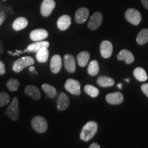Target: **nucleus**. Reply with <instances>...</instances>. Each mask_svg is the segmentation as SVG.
I'll return each mask as SVG.
<instances>
[{
	"mask_svg": "<svg viewBox=\"0 0 148 148\" xmlns=\"http://www.w3.org/2000/svg\"><path fill=\"white\" fill-rule=\"evenodd\" d=\"M34 64V60L30 56H24L18 58L14 62L12 65V69L16 73H19L23 69L29 66H32Z\"/></svg>",
	"mask_w": 148,
	"mask_h": 148,
	"instance_id": "f03ea898",
	"label": "nucleus"
},
{
	"mask_svg": "<svg viewBox=\"0 0 148 148\" xmlns=\"http://www.w3.org/2000/svg\"><path fill=\"white\" fill-rule=\"evenodd\" d=\"M5 114L13 121L18 120L19 116V109H18V99L17 97H14L12 99L10 104L5 110Z\"/></svg>",
	"mask_w": 148,
	"mask_h": 148,
	"instance_id": "20e7f679",
	"label": "nucleus"
},
{
	"mask_svg": "<svg viewBox=\"0 0 148 148\" xmlns=\"http://www.w3.org/2000/svg\"><path fill=\"white\" fill-rule=\"evenodd\" d=\"M113 46L109 40H103L100 45V53L101 56L104 58H108L112 56Z\"/></svg>",
	"mask_w": 148,
	"mask_h": 148,
	"instance_id": "9b49d317",
	"label": "nucleus"
},
{
	"mask_svg": "<svg viewBox=\"0 0 148 148\" xmlns=\"http://www.w3.org/2000/svg\"><path fill=\"white\" fill-rule=\"evenodd\" d=\"M64 66L66 71L69 73H74L75 71V58L71 54H66L64 56Z\"/></svg>",
	"mask_w": 148,
	"mask_h": 148,
	"instance_id": "4468645a",
	"label": "nucleus"
},
{
	"mask_svg": "<svg viewBox=\"0 0 148 148\" xmlns=\"http://www.w3.org/2000/svg\"><path fill=\"white\" fill-rule=\"evenodd\" d=\"M3 51H4V48H3L2 43H1V40H0V55L3 53Z\"/></svg>",
	"mask_w": 148,
	"mask_h": 148,
	"instance_id": "c9c22d12",
	"label": "nucleus"
},
{
	"mask_svg": "<svg viewBox=\"0 0 148 148\" xmlns=\"http://www.w3.org/2000/svg\"><path fill=\"white\" fill-rule=\"evenodd\" d=\"M133 75L135 78L140 82H145L147 79V75L145 69L142 67H136L133 71Z\"/></svg>",
	"mask_w": 148,
	"mask_h": 148,
	"instance_id": "b1692460",
	"label": "nucleus"
},
{
	"mask_svg": "<svg viewBox=\"0 0 148 148\" xmlns=\"http://www.w3.org/2000/svg\"><path fill=\"white\" fill-rule=\"evenodd\" d=\"M62 58L58 54H55L51 58L50 61V69L53 73H58L60 71L62 67Z\"/></svg>",
	"mask_w": 148,
	"mask_h": 148,
	"instance_id": "ddd939ff",
	"label": "nucleus"
},
{
	"mask_svg": "<svg viewBox=\"0 0 148 148\" xmlns=\"http://www.w3.org/2000/svg\"><path fill=\"white\" fill-rule=\"evenodd\" d=\"M136 42L139 45H143L148 42V29L140 30L136 36Z\"/></svg>",
	"mask_w": 148,
	"mask_h": 148,
	"instance_id": "393cba45",
	"label": "nucleus"
},
{
	"mask_svg": "<svg viewBox=\"0 0 148 148\" xmlns=\"http://www.w3.org/2000/svg\"><path fill=\"white\" fill-rule=\"evenodd\" d=\"M117 87L119 88H122V84H120V83H119V84H117Z\"/></svg>",
	"mask_w": 148,
	"mask_h": 148,
	"instance_id": "4c0bfd02",
	"label": "nucleus"
},
{
	"mask_svg": "<svg viewBox=\"0 0 148 148\" xmlns=\"http://www.w3.org/2000/svg\"><path fill=\"white\" fill-rule=\"evenodd\" d=\"M29 70L30 71H32V72H34V71H35V68L34 67V66H31L29 68Z\"/></svg>",
	"mask_w": 148,
	"mask_h": 148,
	"instance_id": "e433bc0d",
	"label": "nucleus"
},
{
	"mask_svg": "<svg viewBox=\"0 0 148 148\" xmlns=\"http://www.w3.org/2000/svg\"><path fill=\"white\" fill-rule=\"evenodd\" d=\"M98 125L95 121H88L82 127L80 133V139L83 141H88L93 138L97 132Z\"/></svg>",
	"mask_w": 148,
	"mask_h": 148,
	"instance_id": "f257e3e1",
	"label": "nucleus"
},
{
	"mask_svg": "<svg viewBox=\"0 0 148 148\" xmlns=\"http://www.w3.org/2000/svg\"><path fill=\"white\" fill-rule=\"evenodd\" d=\"M87 71L88 73L90 75H92V76H95L96 75H97V73L99 71V63H98L97 60H94L90 62L88 66Z\"/></svg>",
	"mask_w": 148,
	"mask_h": 148,
	"instance_id": "a878e982",
	"label": "nucleus"
},
{
	"mask_svg": "<svg viewBox=\"0 0 148 148\" xmlns=\"http://www.w3.org/2000/svg\"><path fill=\"white\" fill-rule=\"evenodd\" d=\"M56 2L54 0H43L40 5V14L44 17L50 16L54 10Z\"/></svg>",
	"mask_w": 148,
	"mask_h": 148,
	"instance_id": "0eeeda50",
	"label": "nucleus"
},
{
	"mask_svg": "<svg viewBox=\"0 0 148 148\" xmlns=\"http://www.w3.org/2000/svg\"><path fill=\"white\" fill-rule=\"evenodd\" d=\"M141 90L145 95L148 97V83L143 84L141 86Z\"/></svg>",
	"mask_w": 148,
	"mask_h": 148,
	"instance_id": "7c9ffc66",
	"label": "nucleus"
},
{
	"mask_svg": "<svg viewBox=\"0 0 148 148\" xmlns=\"http://www.w3.org/2000/svg\"><path fill=\"white\" fill-rule=\"evenodd\" d=\"M49 36V33L45 29H36L29 34V38L32 41L38 42L46 39Z\"/></svg>",
	"mask_w": 148,
	"mask_h": 148,
	"instance_id": "1a4fd4ad",
	"label": "nucleus"
},
{
	"mask_svg": "<svg viewBox=\"0 0 148 148\" xmlns=\"http://www.w3.org/2000/svg\"><path fill=\"white\" fill-rule=\"evenodd\" d=\"M70 101L67 95L64 92H61L58 96V101H57V108L59 111L65 110L69 106Z\"/></svg>",
	"mask_w": 148,
	"mask_h": 148,
	"instance_id": "2eb2a0df",
	"label": "nucleus"
},
{
	"mask_svg": "<svg viewBox=\"0 0 148 148\" xmlns=\"http://www.w3.org/2000/svg\"><path fill=\"white\" fill-rule=\"evenodd\" d=\"M25 92L29 97H32L34 100H39L40 92L38 87L34 85H27L25 88Z\"/></svg>",
	"mask_w": 148,
	"mask_h": 148,
	"instance_id": "a211bd4d",
	"label": "nucleus"
},
{
	"mask_svg": "<svg viewBox=\"0 0 148 148\" xmlns=\"http://www.w3.org/2000/svg\"><path fill=\"white\" fill-rule=\"evenodd\" d=\"M64 88L70 93L75 95H79L81 93V84L79 81L74 79H68L64 84Z\"/></svg>",
	"mask_w": 148,
	"mask_h": 148,
	"instance_id": "423d86ee",
	"label": "nucleus"
},
{
	"mask_svg": "<svg viewBox=\"0 0 148 148\" xmlns=\"http://www.w3.org/2000/svg\"><path fill=\"white\" fill-rule=\"evenodd\" d=\"M48 57H49V50L47 47H42L36 52V60L41 63H45L47 62Z\"/></svg>",
	"mask_w": 148,
	"mask_h": 148,
	"instance_id": "5701e85b",
	"label": "nucleus"
},
{
	"mask_svg": "<svg viewBox=\"0 0 148 148\" xmlns=\"http://www.w3.org/2000/svg\"><path fill=\"white\" fill-rule=\"evenodd\" d=\"M71 24V18L67 14H64L59 17L57 21V27L60 30L64 31L69 28Z\"/></svg>",
	"mask_w": 148,
	"mask_h": 148,
	"instance_id": "dca6fc26",
	"label": "nucleus"
},
{
	"mask_svg": "<svg viewBox=\"0 0 148 148\" xmlns=\"http://www.w3.org/2000/svg\"><path fill=\"white\" fill-rule=\"evenodd\" d=\"M5 19V14L4 12H0V26L2 25Z\"/></svg>",
	"mask_w": 148,
	"mask_h": 148,
	"instance_id": "473e14b6",
	"label": "nucleus"
},
{
	"mask_svg": "<svg viewBox=\"0 0 148 148\" xmlns=\"http://www.w3.org/2000/svg\"><path fill=\"white\" fill-rule=\"evenodd\" d=\"M123 94L120 92H114L108 93L106 96V100L111 105H119L123 101Z\"/></svg>",
	"mask_w": 148,
	"mask_h": 148,
	"instance_id": "9d476101",
	"label": "nucleus"
},
{
	"mask_svg": "<svg viewBox=\"0 0 148 148\" xmlns=\"http://www.w3.org/2000/svg\"><path fill=\"white\" fill-rule=\"evenodd\" d=\"M97 84L101 87H110L114 84V80L110 77L107 76H99L97 80Z\"/></svg>",
	"mask_w": 148,
	"mask_h": 148,
	"instance_id": "4be33fe9",
	"label": "nucleus"
},
{
	"mask_svg": "<svg viewBox=\"0 0 148 148\" xmlns=\"http://www.w3.org/2000/svg\"><path fill=\"white\" fill-rule=\"evenodd\" d=\"M103 21V16L100 12H96L90 16L87 27L90 30H96Z\"/></svg>",
	"mask_w": 148,
	"mask_h": 148,
	"instance_id": "6e6552de",
	"label": "nucleus"
},
{
	"mask_svg": "<svg viewBox=\"0 0 148 148\" xmlns=\"http://www.w3.org/2000/svg\"><path fill=\"white\" fill-rule=\"evenodd\" d=\"M32 128L38 133H44L47 131L48 125L47 122L43 116H36L32 119L31 121Z\"/></svg>",
	"mask_w": 148,
	"mask_h": 148,
	"instance_id": "7ed1b4c3",
	"label": "nucleus"
},
{
	"mask_svg": "<svg viewBox=\"0 0 148 148\" xmlns=\"http://www.w3.org/2000/svg\"><path fill=\"white\" fill-rule=\"evenodd\" d=\"M125 17L129 23L134 25H138L142 19L139 11L134 8H130L125 11Z\"/></svg>",
	"mask_w": 148,
	"mask_h": 148,
	"instance_id": "39448f33",
	"label": "nucleus"
},
{
	"mask_svg": "<svg viewBox=\"0 0 148 148\" xmlns=\"http://www.w3.org/2000/svg\"><path fill=\"white\" fill-rule=\"evenodd\" d=\"M89 16V10L87 8H79L75 13V20L77 23L82 24L86 22Z\"/></svg>",
	"mask_w": 148,
	"mask_h": 148,
	"instance_id": "f8f14e48",
	"label": "nucleus"
},
{
	"mask_svg": "<svg viewBox=\"0 0 148 148\" xmlns=\"http://www.w3.org/2000/svg\"><path fill=\"white\" fill-rule=\"evenodd\" d=\"M116 58L119 60H124L125 63L127 64L132 63L134 61V57L132 52L127 49H122L120 51Z\"/></svg>",
	"mask_w": 148,
	"mask_h": 148,
	"instance_id": "f3484780",
	"label": "nucleus"
},
{
	"mask_svg": "<svg viewBox=\"0 0 148 148\" xmlns=\"http://www.w3.org/2000/svg\"><path fill=\"white\" fill-rule=\"evenodd\" d=\"M28 25V21L27 18L23 16H20L14 20L12 23V28L15 31H20L25 29Z\"/></svg>",
	"mask_w": 148,
	"mask_h": 148,
	"instance_id": "aec40b11",
	"label": "nucleus"
},
{
	"mask_svg": "<svg viewBox=\"0 0 148 148\" xmlns=\"http://www.w3.org/2000/svg\"><path fill=\"white\" fill-rule=\"evenodd\" d=\"M49 47V42L45 40H41V41L35 42L34 43L30 44L27 46V50L29 52L36 53L39 49L42 47Z\"/></svg>",
	"mask_w": 148,
	"mask_h": 148,
	"instance_id": "6ab92c4d",
	"label": "nucleus"
},
{
	"mask_svg": "<svg viewBox=\"0 0 148 148\" xmlns=\"http://www.w3.org/2000/svg\"><path fill=\"white\" fill-rule=\"evenodd\" d=\"M84 91L87 95H88L92 97H96L99 95V91L97 88L95 87L94 86L90 84H86L85 85L84 87Z\"/></svg>",
	"mask_w": 148,
	"mask_h": 148,
	"instance_id": "cd10ccee",
	"label": "nucleus"
},
{
	"mask_svg": "<svg viewBox=\"0 0 148 148\" xmlns=\"http://www.w3.org/2000/svg\"><path fill=\"white\" fill-rule=\"evenodd\" d=\"M10 101V96L7 92H0V107L5 106Z\"/></svg>",
	"mask_w": 148,
	"mask_h": 148,
	"instance_id": "c756f323",
	"label": "nucleus"
},
{
	"mask_svg": "<svg viewBox=\"0 0 148 148\" xmlns=\"http://www.w3.org/2000/svg\"><path fill=\"white\" fill-rule=\"evenodd\" d=\"M141 3L144 8L148 10V0H141Z\"/></svg>",
	"mask_w": 148,
	"mask_h": 148,
	"instance_id": "72a5a7b5",
	"label": "nucleus"
},
{
	"mask_svg": "<svg viewBox=\"0 0 148 148\" xmlns=\"http://www.w3.org/2000/svg\"><path fill=\"white\" fill-rule=\"evenodd\" d=\"M42 89L45 92L48 97L53 98L57 95V90L55 87L49 84H43L42 85Z\"/></svg>",
	"mask_w": 148,
	"mask_h": 148,
	"instance_id": "bb28decb",
	"label": "nucleus"
},
{
	"mask_svg": "<svg viewBox=\"0 0 148 148\" xmlns=\"http://www.w3.org/2000/svg\"><path fill=\"white\" fill-rule=\"evenodd\" d=\"M5 73V64L3 62L0 60V75H3Z\"/></svg>",
	"mask_w": 148,
	"mask_h": 148,
	"instance_id": "2f4dec72",
	"label": "nucleus"
},
{
	"mask_svg": "<svg viewBox=\"0 0 148 148\" xmlns=\"http://www.w3.org/2000/svg\"><path fill=\"white\" fill-rule=\"evenodd\" d=\"M88 148H101V147L99 144H97V143H93L89 146V147Z\"/></svg>",
	"mask_w": 148,
	"mask_h": 148,
	"instance_id": "f704fd0d",
	"label": "nucleus"
},
{
	"mask_svg": "<svg viewBox=\"0 0 148 148\" xmlns=\"http://www.w3.org/2000/svg\"><path fill=\"white\" fill-rule=\"evenodd\" d=\"M6 86L10 91H16V90H17L18 87H19L20 84L19 82L16 79L10 78L7 82Z\"/></svg>",
	"mask_w": 148,
	"mask_h": 148,
	"instance_id": "c85d7f7f",
	"label": "nucleus"
},
{
	"mask_svg": "<svg viewBox=\"0 0 148 148\" xmlns=\"http://www.w3.org/2000/svg\"><path fill=\"white\" fill-rule=\"evenodd\" d=\"M90 59V53L88 51H83L79 53L77 56V61L79 66L81 67H85L87 65Z\"/></svg>",
	"mask_w": 148,
	"mask_h": 148,
	"instance_id": "412c9836",
	"label": "nucleus"
}]
</instances>
